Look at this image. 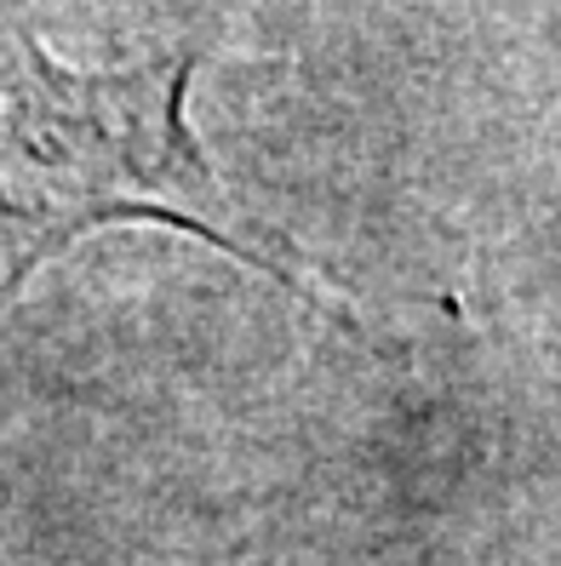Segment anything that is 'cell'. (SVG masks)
Listing matches in <instances>:
<instances>
[{"label": "cell", "instance_id": "6da1fadb", "mask_svg": "<svg viewBox=\"0 0 561 566\" xmlns=\"http://www.w3.org/2000/svg\"><path fill=\"white\" fill-rule=\"evenodd\" d=\"M189 57L121 75H70L0 23V304L97 223L160 218L270 263L229 218L184 120ZM270 270L287 281L281 263Z\"/></svg>", "mask_w": 561, "mask_h": 566}]
</instances>
